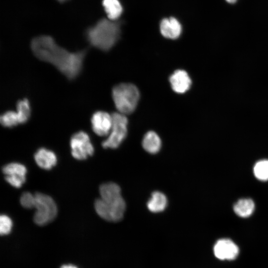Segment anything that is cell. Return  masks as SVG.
Listing matches in <instances>:
<instances>
[{
	"label": "cell",
	"instance_id": "7a4b0ae2",
	"mask_svg": "<svg viewBox=\"0 0 268 268\" xmlns=\"http://www.w3.org/2000/svg\"><path fill=\"white\" fill-rule=\"evenodd\" d=\"M85 35L91 46L103 51H108L119 38L120 25L115 21L102 19L88 28Z\"/></svg>",
	"mask_w": 268,
	"mask_h": 268
},
{
	"label": "cell",
	"instance_id": "cb8c5ba5",
	"mask_svg": "<svg viewBox=\"0 0 268 268\" xmlns=\"http://www.w3.org/2000/svg\"><path fill=\"white\" fill-rule=\"evenodd\" d=\"M238 0H225L228 3L233 4L237 1Z\"/></svg>",
	"mask_w": 268,
	"mask_h": 268
},
{
	"label": "cell",
	"instance_id": "603a6c76",
	"mask_svg": "<svg viewBox=\"0 0 268 268\" xmlns=\"http://www.w3.org/2000/svg\"><path fill=\"white\" fill-rule=\"evenodd\" d=\"M60 268H77L71 265H63Z\"/></svg>",
	"mask_w": 268,
	"mask_h": 268
},
{
	"label": "cell",
	"instance_id": "3957f363",
	"mask_svg": "<svg viewBox=\"0 0 268 268\" xmlns=\"http://www.w3.org/2000/svg\"><path fill=\"white\" fill-rule=\"evenodd\" d=\"M94 207L97 213L103 219L116 222L122 219L126 203L121 193H111L100 196V198L95 200Z\"/></svg>",
	"mask_w": 268,
	"mask_h": 268
},
{
	"label": "cell",
	"instance_id": "9a60e30c",
	"mask_svg": "<svg viewBox=\"0 0 268 268\" xmlns=\"http://www.w3.org/2000/svg\"><path fill=\"white\" fill-rule=\"evenodd\" d=\"M167 204V199L165 195L161 192L155 191L151 194L147 203V206L150 211L157 213L163 211Z\"/></svg>",
	"mask_w": 268,
	"mask_h": 268
},
{
	"label": "cell",
	"instance_id": "4fadbf2b",
	"mask_svg": "<svg viewBox=\"0 0 268 268\" xmlns=\"http://www.w3.org/2000/svg\"><path fill=\"white\" fill-rule=\"evenodd\" d=\"M34 157L36 164L40 168L45 170L52 169L56 165L57 162L55 153L45 148H40L38 149Z\"/></svg>",
	"mask_w": 268,
	"mask_h": 268
},
{
	"label": "cell",
	"instance_id": "6da1fadb",
	"mask_svg": "<svg viewBox=\"0 0 268 268\" xmlns=\"http://www.w3.org/2000/svg\"><path fill=\"white\" fill-rule=\"evenodd\" d=\"M30 47L37 59L52 65L69 80L75 79L82 71L86 50L70 52L48 35L34 38Z\"/></svg>",
	"mask_w": 268,
	"mask_h": 268
},
{
	"label": "cell",
	"instance_id": "d4e9b609",
	"mask_svg": "<svg viewBox=\"0 0 268 268\" xmlns=\"http://www.w3.org/2000/svg\"><path fill=\"white\" fill-rule=\"evenodd\" d=\"M59 1H60V2H64V1H67V0H58Z\"/></svg>",
	"mask_w": 268,
	"mask_h": 268
},
{
	"label": "cell",
	"instance_id": "d6986e66",
	"mask_svg": "<svg viewBox=\"0 0 268 268\" xmlns=\"http://www.w3.org/2000/svg\"><path fill=\"white\" fill-rule=\"evenodd\" d=\"M0 122L2 126L6 128H12L19 124L16 112L12 110L4 112L0 116Z\"/></svg>",
	"mask_w": 268,
	"mask_h": 268
},
{
	"label": "cell",
	"instance_id": "9c48e42d",
	"mask_svg": "<svg viewBox=\"0 0 268 268\" xmlns=\"http://www.w3.org/2000/svg\"><path fill=\"white\" fill-rule=\"evenodd\" d=\"M91 123L94 133L100 136H105L108 135L111 132L112 116L106 112L98 111L92 114Z\"/></svg>",
	"mask_w": 268,
	"mask_h": 268
},
{
	"label": "cell",
	"instance_id": "ba28073f",
	"mask_svg": "<svg viewBox=\"0 0 268 268\" xmlns=\"http://www.w3.org/2000/svg\"><path fill=\"white\" fill-rule=\"evenodd\" d=\"M5 175V180L12 186L19 188L26 181V168L19 163L12 162L7 164L2 168Z\"/></svg>",
	"mask_w": 268,
	"mask_h": 268
},
{
	"label": "cell",
	"instance_id": "5b68a950",
	"mask_svg": "<svg viewBox=\"0 0 268 268\" xmlns=\"http://www.w3.org/2000/svg\"><path fill=\"white\" fill-rule=\"evenodd\" d=\"M35 207L36 209L34 215V221L39 225H45L53 220L56 217L58 209L54 200L50 196L36 193Z\"/></svg>",
	"mask_w": 268,
	"mask_h": 268
},
{
	"label": "cell",
	"instance_id": "30bf717a",
	"mask_svg": "<svg viewBox=\"0 0 268 268\" xmlns=\"http://www.w3.org/2000/svg\"><path fill=\"white\" fill-rule=\"evenodd\" d=\"M215 256L221 260H233L238 256V246L231 240L223 238L218 240L213 247Z\"/></svg>",
	"mask_w": 268,
	"mask_h": 268
},
{
	"label": "cell",
	"instance_id": "8fae6325",
	"mask_svg": "<svg viewBox=\"0 0 268 268\" xmlns=\"http://www.w3.org/2000/svg\"><path fill=\"white\" fill-rule=\"evenodd\" d=\"M169 82L173 90L180 94L184 93L191 87V79L184 70L177 69L170 75Z\"/></svg>",
	"mask_w": 268,
	"mask_h": 268
},
{
	"label": "cell",
	"instance_id": "277c9868",
	"mask_svg": "<svg viewBox=\"0 0 268 268\" xmlns=\"http://www.w3.org/2000/svg\"><path fill=\"white\" fill-rule=\"evenodd\" d=\"M112 98L119 113L130 114L135 109L140 93L135 85L130 83H122L112 89Z\"/></svg>",
	"mask_w": 268,
	"mask_h": 268
},
{
	"label": "cell",
	"instance_id": "7c38bea8",
	"mask_svg": "<svg viewBox=\"0 0 268 268\" xmlns=\"http://www.w3.org/2000/svg\"><path fill=\"white\" fill-rule=\"evenodd\" d=\"M160 30L163 37L174 40L179 38L181 34L182 26L177 19L171 17L162 20Z\"/></svg>",
	"mask_w": 268,
	"mask_h": 268
},
{
	"label": "cell",
	"instance_id": "e0dca14e",
	"mask_svg": "<svg viewBox=\"0 0 268 268\" xmlns=\"http://www.w3.org/2000/svg\"><path fill=\"white\" fill-rule=\"evenodd\" d=\"M102 3L109 19L115 21L121 16L123 8L118 0H103Z\"/></svg>",
	"mask_w": 268,
	"mask_h": 268
},
{
	"label": "cell",
	"instance_id": "7402d4cb",
	"mask_svg": "<svg viewBox=\"0 0 268 268\" xmlns=\"http://www.w3.org/2000/svg\"><path fill=\"white\" fill-rule=\"evenodd\" d=\"M12 222L11 219L6 215L0 217V233L1 235L8 234L11 231Z\"/></svg>",
	"mask_w": 268,
	"mask_h": 268
},
{
	"label": "cell",
	"instance_id": "2e32d148",
	"mask_svg": "<svg viewBox=\"0 0 268 268\" xmlns=\"http://www.w3.org/2000/svg\"><path fill=\"white\" fill-rule=\"evenodd\" d=\"M255 204L250 199H245L239 200L235 203L233 209L238 216L242 217H247L253 212Z\"/></svg>",
	"mask_w": 268,
	"mask_h": 268
},
{
	"label": "cell",
	"instance_id": "5bb4252c",
	"mask_svg": "<svg viewBox=\"0 0 268 268\" xmlns=\"http://www.w3.org/2000/svg\"><path fill=\"white\" fill-rule=\"evenodd\" d=\"M142 147L147 152L155 154L158 152L161 146V140L158 135L153 131H149L144 135Z\"/></svg>",
	"mask_w": 268,
	"mask_h": 268
},
{
	"label": "cell",
	"instance_id": "ac0fdd59",
	"mask_svg": "<svg viewBox=\"0 0 268 268\" xmlns=\"http://www.w3.org/2000/svg\"><path fill=\"white\" fill-rule=\"evenodd\" d=\"M16 112L19 124H23L28 121L30 117L31 110L30 102L27 98H24L17 101Z\"/></svg>",
	"mask_w": 268,
	"mask_h": 268
},
{
	"label": "cell",
	"instance_id": "44dd1931",
	"mask_svg": "<svg viewBox=\"0 0 268 268\" xmlns=\"http://www.w3.org/2000/svg\"><path fill=\"white\" fill-rule=\"evenodd\" d=\"M20 202L21 205L25 208H34L35 205V195L29 192H24L20 197Z\"/></svg>",
	"mask_w": 268,
	"mask_h": 268
},
{
	"label": "cell",
	"instance_id": "8992f818",
	"mask_svg": "<svg viewBox=\"0 0 268 268\" xmlns=\"http://www.w3.org/2000/svg\"><path fill=\"white\" fill-rule=\"evenodd\" d=\"M113 123L111 132L107 139L102 143L104 148H116L121 144L127 134L128 119L120 113L112 114Z\"/></svg>",
	"mask_w": 268,
	"mask_h": 268
},
{
	"label": "cell",
	"instance_id": "52a82bcc",
	"mask_svg": "<svg viewBox=\"0 0 268 268\" xmlns=\"http://www.w3.org/2000/svg\"><path fill=\"white\" fill-rule=\"evenodd\" d=\"M70 146L72 156L79 160L87 159L94 152L88 134L83 131H79L71 136Z\"/></svg>",
	"mask_w": 268,
	"mask_h": 268
},
{
	"label": "cell",
	"instance_id": "ffe728a7",
	"mask_svg": "<svg viewBox=\"0 0 268 268\" xmlns=\"http://www.w3.org/2000/svg\"><path fill=\"white\" fill-rule=\"evenodd\" d=\"M255 176L259 180L267 181L268 180V160H263L258 161L254 168Z\"/></svg>",
	"mask_w": 268,
	"mask_h": 268
}]
</instances>
